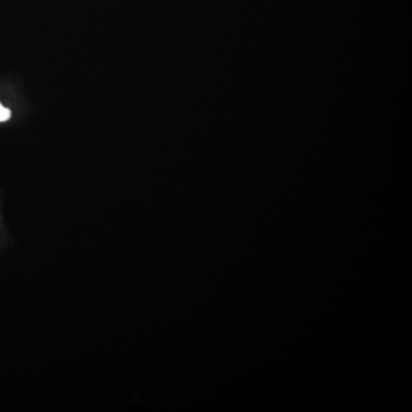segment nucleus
<instances>
[{
    "label": "nucleus",
    "mask_w": 412,
    "mask_h": 412,
    "mask_svg": "<svg viewBox=\"0 0 412 412\" xmlns=\"http://www.w3.org/2000/svg\"><path fill=\"white\" fill-rule=\"evenodd\" d=\"M10 116H12L10 110L7 109V108H5V106L0 103V122H6V120H10Z\"/></svg>",
    "instance_id": "f257e3e1"
}]
</instances>
